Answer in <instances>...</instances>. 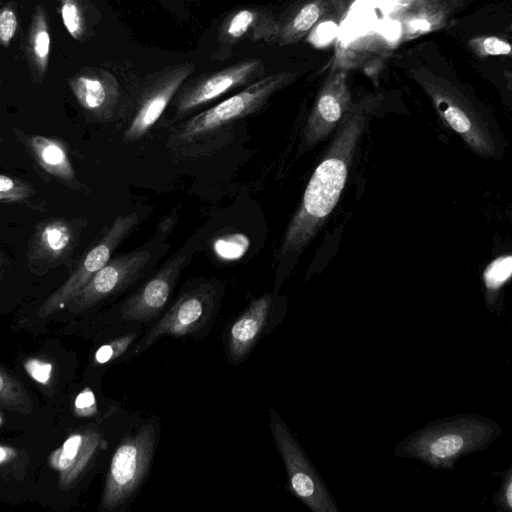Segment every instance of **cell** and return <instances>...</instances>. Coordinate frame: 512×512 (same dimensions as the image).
<instances>
[{"label": "cell", "instance_id": "obj_3", "mask_svg": "<svg viewBox=\"0 0 512 512\" xmlns=\"http://www.w3.org/2000/svg\"><path fill=\"white\" fill-rule=\"evenodd\" d=\"M501 434L500 425L484 415H451L412 432L396 445L394 454L452 472L461 458L487 449Z\"/></svg>", "mask_w": 512, "mask_h": 512}, {"label": "cell", "instance_id": "obj_1", "mask_svg": "<svg viewBox=\"0 0 512 512\" xmlns=\"http://www.w3.org/2000/svg\"><path fill=\"white\" fill-rule=\"evenodd\" d=\"M378 98L366 96L353 103L339 124L335 138L306 186L279 249L280 256L301 252L314 238L336 206Z\"/></svg>", "mask_w": 512, "mask_h": 512}, {"label": "cell", "instance_id": "obj_34", "mask_svg": "<svg viewBox=\"0 0 512 512\" xmlns=\"http://www.w3.org/2000/svg\"><path fill=\"white\" fill-rule=\"evenodd\" d=\"M2 266H3V259H2V255L0 253V279H1V273H2Z\"/></svg>", "mask_w": 512, "mask_h": 512}, {"label": "cell", "instance_id": "obj_31", "mask_svg": "<svg viewBox=\"0 0 512 512\" xmlns=\"http://www.w3.org/2000/svg\"><path fill=\"white\" fill-rule=\"evenodd\" d=\"M17 19L13 11L4 9L0 12V41L8 44L15 34Z\"/></svg>", "mask_w": 512, "mask_h": 512}, {"label": "cell", "instance_id": "obj_19", "mask_svg": "<svg viewBox=\"0 0 512 512\" xmlns=\"http://www.w3.org/2000/svg\"><path fill=\"white\" fill-rule=\"evenodd\" d=\"M253 9H241L230 15L220 31V40L226 44H234L248 32L254 33V39L275 41L278 33V22L271 16L264 18Z\"/></svg>", "mask_w": 512, "mask_h": 512}, {"label": "cell", "instance_id": "obj_13", "mask_svg": "<svg viewBox=\"0 0 512 512\" xmlns=\"http://www.w3.org/2000/svg\"><path fill=\"white\" fill-rule=\"evenodd\" d=\"M283 316L275 311L273 295L265 293L254 298L231 323L226 333L228 362L244 361L262 338L275 328Z\"/></svg>", "mask_w": 512, "mask_h": 512}, {"label": "cell", "instance_id": "obj_32", "mask_svg": "<svg viewBox=\"0 0 512 512\" xmlns=\"http://www.w3.org/2000/svg\"><path fill=\"white\" fill-rule=\"evenodd\" d=\"M352 0H328L330 5L334 8V10L342 15L347 10Z\"/></svg>", "mask_w": 512, "mask_h": 512}, {"label": "cell", "instance_id": "obj_17", "mask_svg": "<svg viewBox=\"0 0 512 512\" xmlns=\"http://www.w3.org/2000/svg\"><path fill=\"white\" fill-rule=\"evenodd\" d=\"M105 441L96 429L72 433L64 443L48 457V464L59 475V485L67 489L88 468Z\"/></svg>", "mask_w": 512, "mask_h": 512}, {"label": "cell", "instance_id": "obj_27", "mask_svg": "<svg viewBox=\"0 0 512 512\" xmlns=\"http://www.w3.org/2000/svg\"><path fill=\"white\" fill-rule=\"evenodd\" d=\"M61 13L63 23L70 35L79 38L83 30L82 17L74 1L63 0Z\"/></svg>", "mask_w": 512, "mask_h": 512}, {"label": "cell", "instance_id": "obj_23", "mask_svg": "<svg viewBox=\"0 0 512 512\" xmlns=\"http://www.w3.org/2000/svg\"><path fill=\"white\" fill-rule=\"evenodd\" d=\"M138 337V332H131L103 344L94 354L95 363L103 365L120 358L137 342Z\"/></svg>", "mask_w": 512, "mask_h": 512}, {"label": "cell", "instance_id": "obj_20", "mask_svg": "<svg viewBox=\"0 0 512 512\" xmlns=\"http://www.w3.org/2000/svg\"><path fill=\"white\" fill-rule=\"evenodd\" d=\"M327 10L325 0H309L278 23L276 41L280 45H288L302 39L324 16Z\"/></svg>", "mask_w": 512, "mask_h": 512}, {"label": "cell", "instance_id": "obj_2", "mask_svg": "<svg viewBox=\"0 0 512 512\" xmlns=\"http://www.w3.org/2000/svg\"><path fill=\"white\" fill-rule=\"evenodd\" d=\"M292 72L267 75L169 131L167 146L180 157H200L215 152L232 140L236 127L259 112L270 97L296 79Z\"/></svg>", "mask_w": 512, "mask_h": 512}, {"label": "cell", "instance_id": "obj_7", "mask_svg": "<svg viewBox=\"0 0 512 512\" xmlns=\"http://www.w3.org/2000/svg\"><path fill=\"white\" fill-rule=\"evenodd\" d=\"M270 430L286 469L288 489L312 512H339L338 504L285 421L269 409Z\"/></svg>", "mask_w": 512, "mask_h": 512}, {"label": "cell", "instance_id": "obj_35", "mask_svg": "<svg viewBox=\"0 0 512 512\" xmlns=\"http://www.w3.org/2000/svg\"><path fill=\"white\" fill-rule=\"evenodd\" d=\"M2 424H3V415H2V413L0 412V427L2 426Z\"/></svg>", "mask_w": 512, "mask_h": 512}, {"label": "cell", "instance_id": "obj_18", "mask_svg": "<svg viewBox=\"0 0 512 512\" xmlns=\"http://www.w3.org/2000/svg\"><path fill=\"white\" fill-rule=\"evenodd\" d=\"M70 86L80 107L92 122L106 123L113 118L119 100V87L112 75L79 76Z\"/></svg>", "mask_w": 512, "mask_h": 512}, {"label": "cell", "instance_id": "obj_14", "mask_svg": "<svg viewBox=\"0 0 512 512\" xmlns=\"http://www.w3.org/2000/svg\"><path fill=\"white\" fill-rule=\"evenodd\" d=\"M352 104L346 72L332 71L305 125L303 132L305 147H312L328 136L341 123Z\"/></svg>", "mask_w": 512, "mask_h": 512}, {"label": "cell", "instance_id": "obj_12", "mask_svg": "<svg viewBox=\"0 0 512 512\" xmlns=\"http://www.w3.org/2000/svg\"><path fill=\"white\" fill-rule=\"evenodd\" d=\"M187 248L177 251L165 264L123 304L122 318L146 322L156 317L169 301L183 269L192 259Z\"/></svg>", "mask_w": 512, "mask_h": 512}, {"label": "cell", "instance_id": "obj_8", "mask_svg": "<svg viewBox=\"0 0 512 512\" xmlns=\"http://www.w3.org/2000/svg\"><path fill=\"white\" fill-rule=\"evenodd\" d=\"M136 212L118 216L87 249L67 280L40 306L38 316L45 318L66 306L80 289L112 258L116 249L139 224Z\"/></svg>", "mask_w": 512, "mask_h": 512}, {"label": "cell", "instance_id": "obj_36", "mask_svg": "<svg viewBox=\"0 0 512 512\" xmlns=\"http://www.w3.org/2000/svg\"><path fill=\"white\" fill-rule=\"evenodd\" d=\"M1 141V140H0Z\"/></svg>", "mask_w": 512, "mask_h": 512}, {"label": "cell", "instance_id": "obj_6", "mask_svg": "<svg viewBox=\"0 0 512 512\" xmlns=\"http://www.w3.org/2000/svg\"><path fill=\"white\" fill-rule=\"evenodd\" d=\"M221 294L220 284L208 280L183 291L159 321L130 348L127 358L143 353L164 336L182 337L203 331L217 313Z\"/></svg>", "mask_w": 512, "mask_h": 512}, {"label": "cell", "instance_id": "obj_28", "mask_svg": "<svg viewBox=\"0 0 512 512\" xmlns=\"http://www.w3.org/2000/svg\"><path fill=\"white\" fill-rule=\"evenodd\" d=\"M27 374L42 385H48L52 377L53 366L51 362L40 358H29L24 363Z\"/></svg>", "mask_w": 512, "mask_h": 512}, {"label": "cell", "instance_id": "obj_9", "mask_svg": "<svg viewBox=\"0 0 512 512\" xmlns=\"http://www.w3.org/2000/svg\"><path fill=\"white\" fill-rule=\"evenodd\" d=\"M86 218L50 217L39 222L27 247V264L31 272L43 275L59 265H70L83 231Z\"/></svg>", "mask_w": 512, "mask_h": 512}, {"label": "cell", "instance_id": "obj_25", "mask_svg": "<svg viewBox=\"0 0 512 512\" xmlns=\"http://www.w3.org/2000/svg\"><path fill=\"white\" fill-rule=\"evenodd\" d=\"M470 45L479 56H509L511 45L505 39L496 36L477 37Z\"/></svg>", "mask_w": 512, "mask_h": 512}, {"label": "cell", "instance_id": "obj_16", "mask_svg": "<svg viewBox=\"0 0 512 512\" xmlns=\"http://www.w3.org/2000/svg\"><path fill=\"white\" fill-rule=\"evenodd\" d=\"M194 68L193 63L177 65L161 75L145 91L124 131L125 142L138 141L152 129Z\"/></svg>", "mask_w": 512, "mask_h": 512}, {"label": "cell", "instance_id": "obj_15", "mask_svg": "<svg viewBox=\"0 0 512 512\" xmlns=\"http://www.w3.org/2000/svg\"><path fill=\"white\" fill-rule=\"evenodd\" d=\"M12 132L43 179L57 182L73 191L80 192L85 189L77 178L68 147L63 140L26 133L15 127Z\"/></svg>", "mask_w": 512, "mask_h": 512}, {"label": "cell", "instance_id": "obj_33", "mask_svg": "<svg viewBox=\"0 0 512 512\" xmlns=\"http://www.w3.org/2000/svg\"><path fill=\"white\" fill-rule=\"evenodd\" d=\"M15 456V451L9 447L0 445V464H3Z\"/></svg>", "mask_w": 512, "mask_h": 512}, {"label": "cell", "instance_id": "obj_10", "mask_svg": "<svg viewBox=\"0 0 512 512\" xmlns=\"http://www.w3.org/2000/svg\"><path fill=\"white\" fill-rule=\"evenodd\" d=\"M151 250L139 248L111 258L66 305L73 313L82 312L132 285L144 272Z\"/></svg>", "mask_w": 512, "mask_h": 512}, {"label": "cell", "instance_id": "obj_4", "mask_svg": "<svg viewBox=\"0 0 512 512\" xmlns=\"http://www.w3.org/2000/svg\"><path fill=\"white\" fill-rule=\"evenodd\" d=\"M415 81L431 99L445 124L476 153L494 157L502 143L494 120L476 106L459 88L426 69L412 72Z\"/></svg>", "mask_w": 512, "mask_h": 512}, {"label": "cell", "instance_id": "obj_24", "mask_svg": "<svg viewBox=\"0 0 512 512\" xmlns=\"http://www.w3.org/2000/svg\"><path fill=\"white\" fill-rule=\"evenodd\" d=\"M512 259L510 255L501 256L491 262L484 272V282L489 292L500 289L510 278Z\"/></svg>", "mask_w": 512, "mask_h": 512}, {"label": "cell", "instance_id": "obj_21", "mask_svg": "<svg viewBox=\"0 0 512 512\" xmlns=\"http://www.w3.org/2000/svg\"><path fill=\"white\" fill-rule=\"evenodd\" d=\"M0 403L23 413L32 409L30 398L21 383L0 368Z\"/></svg>", "mask_w": 512, "mask_h": 512}, {"label": "cell", "instance_id": "obj_30", "mask_svg": "<svg viewBox=\"0 0 512 512\" xmlns=\"http://www.w3.org/2000/svg\"><path fill=\"white\" fill-rule=\"evenodd\" d=\"M50 50V37L45 28H39L33 35V53L42 71L46 66Z\"/></svg>", "mask_w": 512, "mask_h": 512}, {"label": "cell", "instance_id": "obj_26", "mask_svg": "<svg viewBox=\"0 0 512 512\" xmlns=\"http://www.w3.org/2000/svg\"><path fill=\"white\" fill-rule=\"evenodd\" d=\"M492 500L498 512L512 511V465L501 474L500 486Z\"/></svg>", "mask_w": 512, "mask_h": 512}, {"label": "cell", "instance_id": "obj_5", "mask_svg": "<svg viewBox=\"0 0 512 512\" xmlns=\"http://www.w3.org/2000/svg\"><path fill=\"white\" fill-rule=\"evenodd\" d=\"M156 427L142 425L115 450L102 493L101 506L111 511L131 500L146 478L157 443Z\"/></svg>", "mask_w": 512, "mask_h": 512}, {"label": "cell", "instance_id": "obj_22", "mask_svg": "<svg viewBox=\"0 0 512 512\" xmlns=\"http://www.w3.org/2000/svg\"><path fill=\"white\" fill-rule=\"evenodd\" d=\"M36 193L35 187L30 183L16 177L0 174V203L30 205Z\"/></svg>", "mask_w": 512, "mask_h": 512}, {"label": "cell", "instance_id": "obj_11", "mask_svg": "<svg viewBox=\"0 0 512 512\" xmlns=\"http://www.w3.org/2000/svg\"><path fill=\"white\" fill-rule=\"evenodd\" d=\"M263 70L261 60H245L189 83L176 93L174 119L183 118L227 92L250 83Z\"/></svg>", "mask_w": 512, "mask_h": 512}, {"label": "cell", "instance_id": "obj_29", "mask_svg": "<svg viewBox=\"0 0 512 512\" xmlns=\"http://www.w3.org/2000/svg\"><path fill=\"white\" fill-rule=\"evenodd\" d=\"M74 413L78 417H94L98 414L95 394L89 387L81 390L74 400Z\"/></svg>", "mask_w": 512, "mask_h": 512}]
</instances>
